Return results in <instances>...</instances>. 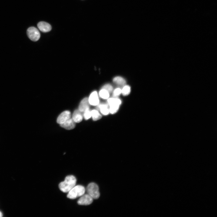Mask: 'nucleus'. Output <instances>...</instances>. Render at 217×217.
I'll use <instances>...</instances> for the list:
<instances>
[{"mask_svg":"<svg viewBox=\"0 0 217 217\" xmlns=\"http://www.w3.org/2000/svg\"><path fill=\"white\" fill-rule=\"evenodd\" d=\"M91 117L94 121H97L102 118V115L97 110H93L91 111Z\"/></svg>","mask_w":217,"mask_h":217,"instance_id":"15","label":"nucleus"},{"mask_svg":"<svg viewBox=\"0 0 217 217\" xmlns=\"http://www.w3.org/2000/svg\"><path fill=\"white\" fill-rule=\"evenodd\" d=\"M83 117V113L78 109L74 111L72 118L76 123H79L82 121Z\"/></svg>","mask_w":217,"mask_h":217,"instance_id":"13","label":"nucleus"},{"mask_svg":"<svg viewBox=\"0 0 217 217\" xmlns=\"http://www.w3.org/2000/svg\"><path fill=\"white\" fill-rule=\"evenodd\" d=\"M3 216V214L0 211V217H2Z\"/></svg>","mask_w":217,"mask_h":217,"instance_id":"21","label":"nucleus"},{"mask_svg":"<svg viewBox=\"0 0 217 217\" xmlns=\"http://www.w3.org/2000/svg\"><path fill=\"white\" fill-rule=\"evenodd\" d=\"M85 190L84 187L81 185L75 186L68 193V198L74 199L78 197H81L84 194Z\"/></svg>","mask_w":217,"mask_h":217,"instance_id":"2","label":"nucleus"},{"mask_svg":"<svg viewBox=\"0 0 217 217\" xmlns=\"http://www.w3.org/2000/svg\"><path fill=\"white\" fill-rule=\"evenodd\" d=\"M27 34L28 37L32 41H36L40 38V33L37 28L34 27H31L28 29Z\"/></svg>","mask_w":217,"mask_h":217,"instance_id":"5","label":"nucleus"},{"mask_svg":"<svg viewBox=\"0 0 217 217\" xmlns=\"http://www.w3.org/2000/svg\"><path fill=\"white\" fill-rule=\"evenodd\" d=\"M102 89H105L110 93L113 91V87L111 85L107 84L103 86Z\"/></svg>","mask_w":217,"mask_h":217,"instance_id":"19","label":"nucleus"},{"mask_svg":"<svg viewBox=\"0 0 217 217\" xmlns=\"http://www.w3.org/2000/svg\"><path fill=\"white\" fill-rule=\"evenodd\" d=\"M39 30L43 32H47L51 30L52 27L49 23L44 21L40 22L38 24Z\"/></svg>","mask_w":217,"mask_h":217,"instance_id":"10","label":"nucleus"},{"mask_svg":"<svg viewBox=\"0 0 217 217\" xmlns=\"http://www.w3.org/2000/svg\"><path fill=\"white\" fill-rule=\"evenodd\" d=\"M81 197L78 201L79 205H88L92 203L93 198L88 194H84Z\"/></svg>","mask_w":217,"mask_h":217,"instance_id":"6","label":"nucleus"},{"mask_svg":"<svg viewBox=\"0 0 217 217\" xmlns=\"http://www.w3.org/2000/svg\"><path fill=\"white\" fill-rule=\"evenodd\" d=\"M113 82L119 85L124 86L126 83L125 80L120 76L115 77L113 80Z\"/></svg>","mask_w":217,"mask_h":217,"instance_id":"14","label":"nucleus"},{"mask_svg":"<svg viewBox=\"0 0 217 217\" xmlns=\"http://www.w3.org/2000/svg\"><path fill=\"white\" fill-rule=\"evenodd\" d=\"M122 93V90L119 88L116 89L113 91V96L114 97L117 98Z\"/></svg>","mask_w":217,"mask_h":217,"instance_id":"20","label":"nucleus"},{"mask_svg":"<svg viewBox=\"0 0 217 217\" xmlns=\"http://www.w3.org/2000/svg\"><path fill=\"white\" fill-rule=\"evenodd\" d=\"M97 110L100 111V113L104 115H107L109 114L110 111L109 106L108 104H101L97 105Z\"/></svg>","mask_w":217,"mask_h":217,"instance_id":"11","label":"nucleus"},{"mask_svg":"<svg viewBox=\"0 0 217 217\" xmlns=\"http://www.w3.org/2000/svg\"><path fill=\"white\" fill-rule=\"evenodd\" d=\"M83 117L86 120L89 119L91 117V111L90 110V108L86 110L83 112Z\"/></svg>","mask_w":217,"mask_h":217,"instance_id":"18","label":"nucleus"},{"mask_svg":"<svg viewBox=\"0 0 217 217\" xmlns=\"http://www.w3.org/2000/svg\"><path fill=\"white\" fill-rule=\"evenodd\" d=\"M89 105V98H85L81 101L79 106L78 109L83 113L86 110L90 108Z\"/></svg>","mask_w":217,"mask_h":217,"instance_id":"12","label":"nucleus"},{"mask_svg":"<svg viewBox=\"0 0 217 217\" xmlns=\"http://www.w3.org/2000/svg\"><path fill=\"white\" fill-rule=\"evenodd\" d=\"M122 90V93L124 96H127L129 95L131 92V88L128 85L124 86Z\"/></svg>","mask_w":217,"mask_h":217,"instance_id":"17","label":"nucleus"},{"mask_svg":"<svg viewBox=\"0 0 217 217\" xmlns=\"http://www.w3.org/2000/svg\"><path fill=\"white\" fill-rule=\"evenodd\" d=\"M87 192L93 199H98L100 196L99 187L95 183H92L89 184L87 187Z\"/></svg>","mask_w":217,"mask_h":217,"instance_id":"4","label":"nucleus"},{"mask_svg":"<svg viewBox=\"0 0 217 217\" xmlns=\"http://www.w3.org/2000/svg\"><path fill=\"white\" fill-rule=\"evenodd\" d=\"M100 97L104 99H107L109 98L110 93L104 89H101L99 92Z\"/></svg>","mask_w":217,"mask_h":217,"instance_id":"16","label":"nucleus"},{"mask_svg":"<svg viewBox=\"0 0 217 217\" xmlns=\"http://www.w3.org/2000/svg\"><path fill=\"white\" fill-rule=\"evenodd\" d=\"M71 113L69 111H66L62 113L58 117L57 122L61 124L71 118Z\"/></svg>","mask_w":217,"mask_h":217,"instance_id":"7","label":"nucleus"},{"mask_svg":"<svg viewBox=\"0 0 217 217\" xmlns=\"http://www.w3.org/2000/svg\"><path fill=\"white\" fill-rule=\"evenodd\" d=\"M76 179L74 176H67L65 178L63 182L60 183L59 189L64 193L68 192L76 186Z\"/></svg>","mask_w":217,"mask_h":217,"instance_id":"1","label":"nucleus"},{"mask_svg":"<svg viewBox=\"0 0 217 217\" xmlns=\"http://www.w3.org/2000/svg\"><path fill=\"white\" fill-rule=\"evenodd\" d=\"M62 127L68 130L74 129L76 126V122L73 119L70 118L66 121L60 124Z\"/></svg>","mask_w":217,"mask_h":217,"instance_id":"9","label":"nucleus"},{"mask_svg":"<svg viewBox=\"0 0 217 217\" xmlns=\"http://www.w3.org/2000/svg\"><path fill=\"white\" fill-rule=\"evenodd\" d=\"M89 101L90 104L92 106H97L99 104L100 101L96 91H94L91 93L89 98Z\"/></svg>","mask_w":217,"mask_h":217,"instance_id":"8","label":"nucleus"},{"mask_svg":"<svg viewBox=\"0 0 217 217\" xmlns=\"http://www.w3.org/2000/svg\"><path fill=\"white\" fill-rule=\"evenodd\" d=\"M107 104L109 106L110 113L112 114L116 113L118 111L119 106L122 104L120 99L113 97L108 98L107 100Z\"/></svg>","mask_w":217,"mask_h":217,"instance_id":"3","label":"nucleus"}]
</instances>
